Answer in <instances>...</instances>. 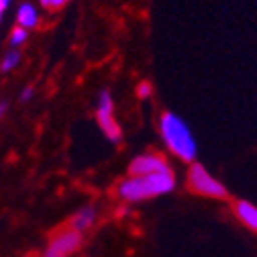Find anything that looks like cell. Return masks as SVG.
Masks as SVG:
<instances>
[{
	"label": "cell",
	"mask_w": 257,
	"mask_h": 257,
	"mask_svg": "<svg viewBox=\"0 0 257 257\" xmlns=\"http://www.w3.org/2000/svg\"><path fill=\"white\" fill-rule=\"evenodd\" d=\"M159 133H162L166 147L176 157H180L182 162L194 164V159L198 155V143L184 118H180L176 112L166 110L159 116Z\"/></svg>",
	"instance_id": "cell-2"
},
{
	"label": "cell",
	"mask_w": 257,
	"mask_h": 257,
	"mask_svg": "<svg viewBox=\"0 0 257 257\" xmlns=\"http://www.w3.org/2000/svg\"><path fill=\"white\" fill-rule=\"evenodd\" d=\"M235 214H237V218L245 224L247 229L257 233V206L255 204H251L247 200H239L235 204Z\"/></svg>",
	"instance_id": "cell-8"
},
{
	"label": "cell",
	"mask_w": 257,
	"mask_h": 257,
	"mask_svg": "<svg viewBox=\"0 0 257 257\" xmlns=\"http://www.w3.org/2000/svg\"><path fill=\"white\" fill-rule=\"evenodd\" d=\"M27 37H29V31L17 25V29H13V33H11V45H13V49H19L27 41Z\"/></svg>",
	"instance_id": "cell-11"
},
{
	"label": "cell",
	"mask_w": 257,
	"mask_h": 257,
	"mask_svg": "<svg viewBox=\"0 0 257 257\" xmlns=\"http://www.w3.org/2000/svg\"><path fill=\"white\" fill-rule=\"evenodd\" d=\"M33 92H35L33 86H27V88L23 90V94H21V100H23V102H29L31 98H33Z\"/></svg>",
	"instance_id": "cell-13"
},
{
	"label": "cell",
	"mask_w": 257,
	"mask_h": 257,
	"mask_svg": "<svg viewBox=\"0 0 257 257\" xmlns=\"http://www.w3.org/2000/svg\"><path fill=\"white\" fill-rule=\"evenodd\" d=\"M96 120H98V126L102 128V133L106 135V139L114 145L120 143V126L114 118V102L108 90H102L98 94V100H96Z\"/></svg>",
	"instance_id": "cell-4"
},
{
	"label": "cell",
	"mask_w": 257,
	"mask_h": 257,
	"mask_svg": "<svg viewBox=\"0 0 257 257\" xmlns=\"http://www.w3.org/2000/svg\"><path fill=\"white\" fill-rule=\"evenodd\" d=\"M96 218H98V210H96L94 206H84V208H80V210L72 216L70 229H74V231H78V233H84V231H88L90 227H94Z\"/></svg>",
	"instance_id": "cell-7"
},
{
	"label": "cell",
	"mask_w": 257,
	"mask_h": 257,
	"mask_svg": "<svg viewBox=\"0 0 257 257\" xmlns=\"http://www.w3.org/2000/svg\"><path fill=\"white\" fill-rule=\"evenodd\" d=\"M168 170H170L168 162L159 153H141L128 166V176H149V174H159Z\"/></svg>",
	"instance_id": "cell-6"
},
{
	"label": "cell",
	"mask_w": 257,
	"mask_h": 257,
	"mask_svg": "<svg viewBox=\"0 0 257 257\" xmlns=\"http://www.w3.org/2000/svg\"><path fill=\"white\" fill-rule=\"evenodd\" d=\"M151 92H153V86H151L149 82H141V84L137 86V94H139V98H149Z\"/></svg>",
	"instance_id": "cell-12"
},
{
	"label": "cell",
	"mask_w": 257,
	"mask_h": 257,
	"mask_svg": "<svg viewBox=\"0 0 257 257\" xmlns=\"http://www.w3.org/2000/svg\"><path fill=\"white\" fill-rule=\"evenodd\" d=\"M21 63V51L19 49H11L5 57H3V63H0V72L3 74H9V72H13L17 66Z\"/></svg>",
	"instance_id": "cell-10"
},
{
	"label": "cell",
	"mask_w": 257,
	"mask_h": 257,
	"mask_svg": "<svg viewBox=\"0 0 257 257\" xmlns=\"http://www.w3.org/2000/svg\"><path fill=\"white\" fill-rule=\"evenodd\" d=\"M66 3H68V0H51V7L49 9H61Z\"/></svg>",
	"instance_id": "cell-14"
},
{
	"label": "cell",
	"mask_w": 257,
	"mask_h": 257,
	"mask_svg": "<svg viewBox=\"0 0 257 257\" xmlns=\"http://www.w3.org/2000/svg\"><path fill=\"white\" fill-rule=\"evenodd\" d=\"M80 243H82V233H78L74 229H63L49 241V245L45 247L41 257H68L74 251H78Z\"/></svg>",
	"instance_id": "cell-5"
},
{
	"label": "cell",
	"mask_w": 257,
	"mask_h": 257,
	"mask_svg": "<svg viewBox=\"0 0 257 257\" xmlns=\"http://www.w3.org/2000/svg\"><path fill=\"white\" fill-rule=\"evenodd\" d=\"M174 188H176V176L172 170H168V172L149 174V176H128L120 180L116 186V196L128 204H135V202L170 194Z\"/></svg>",
	"instance_id": "cell-1"
},
{
	"label": "cell",
	"mask_w": 257,
	"mask_h": 257,
	"mask_svg": "<svg viewBox=\"0 0 257 257\" xmlns=\"http://www.w3.org/2000/svg\"><path fill=\"white\" fill-rule=\"evenodd\" d=\"M188 186L192 188V192H196L200 196H208V198H227L229 192L214 176L208 174V170L200 164H192L188 170Z\"/></svg>",
	"instance_id": "cell-3"
},
{
	"label": "cell",
	"mask_w": 257,
	"mask_h": 257,
	"mask_svg": "<svg viewBox=\"0 0 257 257\" xmlns=\"http://www.w3.org/2000/svg\"><path fill=\"white\" fill-rule=\"evenodd\" d=\"M39 3H41V5H43V7H47V9H49V7H51V0H39Z\"/></svg>",
	"instance_id": "cell-16"
},
{
	"label": "cell",
	"mask_w": 257,
	"mask_h": 257,
	"mask_svg": "<svg viewBox=\"0 0 257 257\" xmlns=\"http://www.w3.org/2000/svg\"><path fill=\"white\" fill-rule=\"evenodd\" d=\"M37 23H39V13H37V9L31 5V3H23V5L19 7V11H17V25L29 31V29H35Z\"/></svg>",
	"instance_id": "cell-9"
},
{
	"label": "cell",
	"mask_w": 257,
	"mask_h": 257,
	"mask_svg": "<svg viewBox=\"0 0 257 257\" xmlns=\"http://www.w3.org/2000/svg\"><path fill=\"white\" fill-rule=\"evenodd\" d=\"M7 108H9V104H7V102H0V118H3V116H5Z\"/></svg>",
	"instance_id": "cell-15"
}]
</instances>
